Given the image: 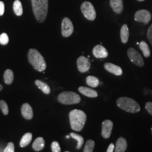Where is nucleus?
<instances>
[{
  "mask_svg": "<svg viewBox=\"0 0 152 152\" xmlns=\"http://www.w3.org/2000/svg\"><path fill=\"white\" fill-rule=\"evenodd\" d=\"M13 9L17 16H21L23 14V6L19 0H15L13 4Z\"/></svg>",
  "mask_w": 152,
  "mask_h": 152,
  "instance_id": "25",
  "label": "nucleus"
},
{
  "mask_svg": "<svg viewBox=\"0 0 152 152\" xmlns=\"http://www.w3.org/2000/svg\"><path fill=\"white\" fill-rule=\"evenodd\" d=\"M51 148L52 152H61V148H60V145L58 142L57 141H53L51 143Z\"/></svg>",
  "mask_w": 152,
  "mask_h": 152,
  "instance_id": "30",
  "label": "nucleus"
},
{
  "mask_svg": "<svg viewBox=\"0 0 152 152\" xmlns=\"http://www.w3.org/2000/svg\"><path fill=\"white\" fill-rule=\"evenodd\" d=\"M74 31L73 23L68 18L63 19L61 23V34L64 37H69Z\"/></svg>",
  "mask_w": 152,
  "mask_h": 152,
  "instance_id": "9",
  "label": "nucleus"
},
{
  "mask_svg": "<svg viewBox=\"0 0 152 152\" xmlns=\"http://www.w3.org/2000/svg\"><path fill=\"white\" fill-rule=\"evenodd\" d=\"M77 65L79 72L83 73L90 69L91 63L87 58L82 55L77 59Z\"/></svg>",
  "mask_w": 152,
  "mask_h": 152,
  "instance_id": "10",
  "label": "nucleus"
},
{
  "mask_svg": "<svg viewBox=\"0 0 152 152\" xmlns=\"http://www.w3.org/2000/svg\"><path fill=\"white\" fill-rule=\"evenodd\" d=\"M0 108L4 115H7L9 113V107L5 101L1 100H0Z\"/></svg>",
  "mask_w": 152,
  "mask_h": 152,
  "instance_id": "28",
  "label": "nucleus"
},
{
  "mask_svg": "<svg viewBox=\"0 0 152 152\" xmlns=\"http://www.w3.org/2000/svg\"><path fill=\"white\" fill-rule=\"evenodd\" d=\"M147 38L152 46V24L149 27L147 32Z\"/></svg>",
  "mask_w": 152,
  "mask_h": 152,
  "instance_id": "32",
  "label": "nucleus"
},
{
  "mask_svg": "<svg viewBox=\"0 0 152 152\" xmlns=\"http://www.w3.org/2000/svg\"><path fill=\"white\" fill-rule=\"evenodd\" d=\"M86 82L88 86L93 88L98 87L100 83L99 80L98 78L93 76H87L86 79Z\"/></svg>",
  "mask_w": 152,
  "mask_h": 152,
  "instance_id": "22",
  "label": "nucleus"
},
{
  "mask_svg": "<svg viewBox=\"0 0 152 152\" xmlns=\"http://www.w3.org/2000/svg\"><path fill=\"white\" fill-rule=\"evenodd\" d=\"M45 146V142L42 137H38L34 141L32 144V148L36 152L42 151Z\"/></svg>",
  "mask_w": 152,
  "mask_h": 152,
  "instance_id": "19",
  "label": "nucleus"
},
{
  "mask_svg": "<svg viewBox=\"0 0 152 152\" xmlns=\"http://www.w3.org/2000/svg\"><path fill=\"white\" fill-rule=\"evenodd\" d=\"M104 67L109 73L116 76H121L123 73L122 69L120 66L111 63H105L104 64Z\"/></svg>",
  "mask_w": 152,
  "mask_h": 152,
  "instance_id": "13",
  "label": "nucleus"
},
{
  "mask_svg": "<svg viewBox=\"0 0 152 152\" xmlns=\"http://www.w3.org/2000/svg\"><path fill=\"white\" fill-rule=\"evenodd\" d=\"M35 84L37 87L44 92V94L46 95H49L50 93V88L49 87V85H47L46 83L43 81L37 80L35 81Z\"/></svg>",
  "mask_w": 152,
  "mask_h": 152,
  "instance_id": "20",
  "label": "nucleus"
},
{
  "mask_svg": "<svg viewBox=\"0 0 152 152\" xmlns=\"http://www.w3.org/2000/svg\"><path fill=\"white\" fill-rule=\"evenodd\" d=\"M129 29L127 24H124L121 28L120 37L122 43L126 44L128 42L129 38Z\"/></svg>",
  "mask_w": 152,
  "mask_h": 152,
  "instance_id": "18",
  "label": "nucleus"
},
{
  "mask_svg": "<svg viewBox=\"0 0 152 152\" xmlns=\"http://www.w3.org/2000/svg\"><path fill=\"white\" fill-rule=\"evenodd\" d=\"M139 48L142 51L144 56L145 58H149L151 56V50L145 41H142L139 43Z\"/></svg>",
  "mask_w": 152,
  "mask_h": 152,
  "instance_id": "24",
  "label": "nucleus"
},
{
  "mask_svg": "<svg viewBox=\"0 0 152 152\" xmlns=\"http://www.w3.org/2000/svg\"><path fill=\"white\" fill-rule=\"evenodd\" d=\"M114 148H115V146L113 143L110 144V145H109L108 148L107 150V152H113L114 151Z\"/></svg>",
  "mask_w": 152,
  "mask_h": 152,
  "instance_id": "35",
  "label": "nucleus"
},
{
  "mask_svg": "<svg viewBox=\"0 0 152 152\" xmlns=\"http://www.w3.org/2000/svg\"><path fill=\"white\" fill-rule=\"evenodd\" d=\"M66 137H67V138H68V139H69V136H66Z\"/></svg>",
  "mask_w": 152,
  "mask_h": 152,
  "instance_id": "39",
  "label": "nucleus"
},
{
  "mask_svg": "<svg viewBox=\"0 0 152 152\" xmlns=\"http://www.w3.org/2000/svg\"><path fill=\"white\" fill-rule=\"evenodd\" d=\"M152 15L150 12L145 9H141L136 11L134 15V19L136 22L143 23L148 24L151 20Z\"/></svg>",
  "mask_w": 152,
  "mask_h": 152,
  "instance_id": "8",
  "label": "nucleus"
},
{
  "mask_svg": "<svg viewBox=\"0 0 152 152\" xmlns=\"http://www.w3.org/2000/svg\"><path fill=\"white\" fill-rule=\"evenodd\" d=\"M71 129L73 130L80 132L83 130L87 120L86 114L81 110L74 109L69 114Z\"/></svg>",
  "mask_w": 152,
  "mask_h": 152,
  "instance_id": "1",
  "label": "nucleus"
},
{
  "mask_svg": "<svg viewBox=\"0 0 152 152\" xmlns=\"http://www.w3.org/2000/svg\"><path fill=\"white\" fill-rule=\"evenodd\" d=\"M14 73L13 72L11 69H7L6 70L4 75V79L6 84L10 85L14 81Z\"/></svg>",
  "mask_w": 152,
  "mask_h": 152,
  "instance_id": "23",
  "label": "nucleus"
},
{
  "mask_svg": "<svg viewBox=\"0 0 152 152\" xmlns=\"http://www.w3.org/2000/svg\"><path fill=\"white\" fill-rule=\"evenodd\" d=\"M116 103L121 109L126 112L131 113H136L140 110V106L133 99L128 97H120Z\"/></svg>",
  "mask_w": 152,
  "mask_h": 152,
  "instance_id": "4",
  "label": "nucleus"
},
{
  "mask_svg": "<svg viewBox=\"0 0 152 152\" xmlns=\"http://www.w3.org/2000/svg\"><path fill=\"white\" fill-rule=\"evenodd\" d=\"M81 10L83 16L87 20L94 21L95 19L96 13L94 6L91 2L88 1L83 2L81 6Z\"/></svg>",
  "mask_w": 152,
  "mask_h": 152,
  "instance_id": "6",
  "label": "nucleus"
},
{
  "mask_svg": "<svg viewBox=\"0 0 152 152\" xmlns=\"http://www.w3.org/2000/svg\"><path fill=\"white\" fill-rule=\"evenodd\" d=\"M2 89H3V86H2V85H1V84H0V91H1Z\"/></svg>",
  "mask_w": 152,
  "mask_h": 152,
  "instance_id": "36",
  "label": "nucleus"
},
{
  "mask_svg": "<svg viewBox=\"0 0 152 152\" xmlns=\"http://www.w3.org/2000/svg\"><path fill=\"white\" fill-rule=\"evenodd\" d=\"M70 136L73 139H74L75 140H76V141H77V146L76 147V148L77 149H80L84 143L83 137L81 135H80L76 134V133H74V132H71L70 134Z\"/></svg>",
  "mask_w": 152,
  "mask_h": 152,
  "instance_id": "26",
  "label": "nucleus"
},
{
  "mask_svg": "<svg viewBox=\"0 0 152 152\" xmlns=\"http://www.w3.org/2000/svg\"><path fill=\"white\" fill-rule=\"evenodd\" d=\"M109 5L115 14H120L123 11V0H110Z\"/></svg>",
  "mask_w": 152,
  "mask_h": 152,
  "instance_id": "15",
  "label": "nucleus"
},
{
  "mask_svg": "<svg viewBox=\"0 0 152 152\" xmlns=\"http://www.w3.org/2000/svg\"><path fill=\"white\" fill-rule=\"evenodd\" d=\"M32 139V134L31 132H28L24 134L20 141V146L23 147H27L28 145Z\"/></svg>",
  "mask_w": 152,
  "mask_h": 152,
  "instance_id": "21",
  "label": "nucleus"
},
{
  "mask_svg": "<svg viewBox=\"0 0 152 152\" xmlns=\"http://www.w3.org/2000/svg\"><path fill=\"white\" fill-rule=\"evenodd\" d=\"M78 91L83 95L88 98H96L98 96V92L96 90H94L89 87L80 86L78 87Z\"/></svg>",
  "mask_w": 152,
  "mask_h": 152,
  "instance_id": "16",
  "label": "nucleus"
},
{
  "mask_svg": "<svg viewBox=\"0 0 152 152\" xmlns=\"http://www.w3.org/2000/svg\"><path fill=\"white\" fill-rule=\"evenodd\" d=\"M33 11L37 20L43 23L48 15L49 1L48 0H32Z\"/></svg>",
  "mask_w": 152,
  "mask_h": 152,
  "instance_id": "2",
  "label": "nucleus"
},
{
  "mask_svg": "<svg viewBox=\"0 0 152 152\" xmlns=\"http://www.w3.org/2000/svg\"><path fill=\"white\" fill-rule=\"evenodd\" d=\"M95 147V142L92 140H88L83 149V152H92Z\"/></svg>",
  "mask_w": 152,
  "mask_h": 152,
  "instance_id": "27",
  "label": "nucleus"
},
{
  "mask_svg": "<svg viewBox=\"0 0 152 152\" xmlns=\"http://www.w3.org/2000/svg\"><path fill=\"white\" fill-rule=\"evenodd\" d=\"M9 38L6 33H3L0 35V44L2 45H6L9 43Z\"/></svg>",
  "mask_w": 152,
  "mask_h": 152,
  "instance_id": "29",
  "label": "nucleus"
},
{
  "mask_svg": "<svg viewBox=\"0 0 152 152\" xmlns=\"http://www.w3.org/2000/svg\"><path fill=\"white\" fill-rule=\"evenodd\" d=\"M5 12V4L2 1H0V16L3 15Z\"/></svg>",
  "mask_w": 152,
  "mask_h": 152,
  "instance_id": "34",
  "label": "nucleus"
},
{
  "mask_svg": "<svg viewBox=\"0 0 152 152\" xmlns=\"http://www.w3.org/2000/svg\"><path fill=\"white\" fill-rule=\"evenodd\" d=\"M28 59L30 64H31L36 71L41 72L46 69V61L43 56L37 50L30 49L28 53Z\"/></svg>",
  "mask_w": 152,
  "mask_h": 152,
  "instance_id": "3",
  "label": "nucleus"
},
{
  "mask_svg": "<svg viewBox=\"0 0 152 152\" xmlns=\"http://www.w3.org/2000/svg\"><path fill=\"white\" fill-rule=\"evenodd\" d=\"M127 54L131 61L136 66L142 67L144 65V61L140 54L132 48H130L127 50Z\"/></svg>",
  "mask_w": 152,
  "mask_h": 152,
  "instance_id": "7",
  "label": "nucleus"
},
{
  "mask_svg": "<svg viewBox=\"0 0 152 152\" xmlns=\"http://www.w3.org/2000/svg\"><path fill=\"white\" fill-rule=\"evenodd\" d=\"M145 108L147 110L148 113L150 115H152V102H147V103L145 104Z\"/></svg>",
  "mask_w": 152,
  "mask_h": 152,
  "instance_id": "33",
  "label": "nucleus"
},
{
  "mask_svg": "<svg viewBox=\"0 0 152 152\" xmlns=\"http://www.w3.org/2000/svg\"><path fill=\"white\" fill-rule=\"evenodd\" d=\"M15 151V146L13 142H10L8 143L7 147L4 149V152H14Z\"/></svg>",
  "mask_w": 152,
  "mask_h": 152,
  "instance_id": "31",
  "label": "nucleus"
},
{
  "mask_svg": "<svg viewBox=\"0 0 152 152\" xmlns=\"http://www.w3.org/2000/svg\"><path fill=\"white\" fill-rule=\"evenodd\" d=\"M94 56L98 59H104L108 56L107 50L101 45H96L92 50Z\"/></svg>",
  "mask_w": 152,
  "mask_h": 152,
  "instance_id": "12",
  "label": "nucleus"
},
{
  "mask_svg": "<svg viewBox=\"0 0 152 152\" xmlns=\"http://www.w3.org/2000/svg\"><path fill=\"white\" fill-rule=\"evenodd\" d=\"M22 116L26 120H30L32 119L33 112L32 108L28 103H24L22 105L21 108Z\"/></svg>",
  "mask_w": 152,
  "mask_h": 152,
  "instance_id": "14",
  "label": "nucleus"
},
{
  "mask_svg": "<svg viewBox=\"0 0 152 152\" xmlns=\"http://www.w3.org/2000/svg\"><path fill=\"white\" fill-rule=\"evenodd\" d=\"M113 127V123L112 121L109 120H104L102 123V136L104 139H109L111 135L112 129Z\"/></svg>",
  "mask_w": 152,
  "mask_h": 152,
  "instance_id": "11",
  "label": "nucleus"
},
{
  "mask_svg": "<svg viewBox=\"0 0 152 152\" xmlns=\"http://www.w3.org/2000/svg\"><path fill=\"white\" fill-rule=\"evenodd\" d=\"M127 148V142L124 137H119L116 141L114 152H124L126 151Z\"/></svg>",
  "mask_w": 152,
  "mask_h": 152,
  "instance_id": "17",
  "label": "nucleus"
},
{
  "mask_svg": "<svg viewBox=\"0 0 152 152\" xmlns=\"http://www.w3.org/2000/svg\"><path fill=\"white\" fill-rule=\"evenodd\" d=\"M137 1H140V2H142V1H145V0H137Z\"/></svg>",
  "mask_w": 152,
  "mask_h": 152,
  "instance_id": "37",
  "label": "nucleus"
},
{
  "mask_svg": "<svg viewBox=\"0 0 152 152\" xmlns=\"http://www.w3.org/2000/svg\"><path fill=\"white\" fill-rule=\"evenodd\" d=\"M59 102L64 105H73L80 103L81 99L77 93L73 91H63L58 96Z\"/></svg>",
  "mask_w": 152,
  "mask_h": 152,
  "instance_id": "5",
  "label": "nucleus"
},
{
  "mask_svg": "<svg viewBox=\"0 0 152 152\" xmlns=\"http://www.w3.org/2000/svg\"><path fill=\"white\" fill-rule=\"evenodd\" d=\"M151 133H152V127H151Z\"/></svg>",
  "mask_w": 152,
  "mask_h": 152,
  "instance_id": "38",
  "label": "nucleus"
}]
</instances>
